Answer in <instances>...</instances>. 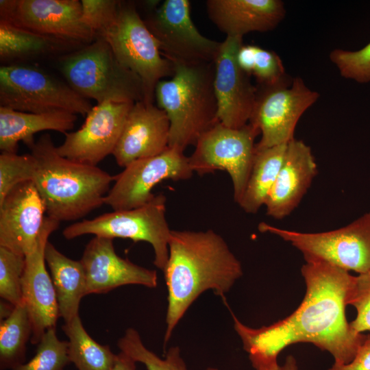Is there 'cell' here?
I'll return each mask as SVG.
<instances>
[{"label":"cell","mask_w":370,"mask_h":370,"mask_svg":"<svg viewBox=\"0 0 370 370\" xmlns=\"http://www.w3.org/2000/svg\"><path fill=\"white\" fill-rule=\"evenodd\" d=\"M69 44L0 20V58L12 61L53 53Z\"/></svg>","instance_id":"27"},{"label":"cell","mask_w":370,"mask_h":370,"mask_svg":"<svg viewBox=\"0 0 370 370\" xmlns=\"http://www.w3.org/2000/svg\"><path fill=\"white\" fill-rule=\"evenodd\" d=\"M347 304L353 306L357 312L352 328L359 333L370 331V271L358 274L349 291Z\"/></svg>","instance_id":"35"},{"label":"cell","mask_w":370,"mask_h":370,"mask_svg":"<svg viewBox=\"0 0 370 370\" xmlns=\"http://www.w3.org/2000/svg\"><path fill=\"white\" fill-rule=\"evenodd\" d=\"M306 291L299 307L288 317L267 326L249 328L230 309L234 330L256 370H273L278 356L287 346L310 343L327 351L338 364L349 363L368 334L354 330L345 308L354 275L320 261L301 269Z\"/></svg>","instance_id":"1"},{"label":"cell","mask_w":370,"mask_h":370,"mask_svg":"<svg viewBox=\"0 0 370 370\" xmlns=\"http://www.w3.org/2000/svg\"><path fill=\"white\" fill-rule=\"evenodd\" d=\"M317 174L311 149L294 138L286 153L266 203L267 214L275 219L288 216L299 204Z\"/></svg>","instance_id":"21"},{"label":"cell","mask_w":370,"mask_h":370,"mask_svg":"<svg viewBox=\"0 0 370 370\" xmlns=\"http://www.w3.org/2000/svg\"><path fill=\"white\" fill-rule=\"evenodd\" d=\"M62 330L69 338V358L78 370H112L117 354L88 334L79 315L65 322Z\"/></svg>","instance_id":"26"},{"label":"cell","mask_w":370,"mask_h":370,"mask_svg":"<svg viewBox=\"0 0 370 370\" xmlns=\"http://www.w3.org/2000/svg\"><path fill=\"white\" fill-rule=\"evenodd\" d=\"M243 37L226 36L214 60V90L217 118L223 125L240 128L249 123L255 106L257 88L238 66L236 54Z\"/></svg>","instance_id":"16"},{"label":"cell","mask_w":370,"mask_h":370,"mask_svg":"<svg viewBox=\"0 0 370 370\" xmlns=\"http://www.w3.org/2000/svg\"><path fill=\"white\" fill-rule=\"evenodd\" d=\"M31 153L18 155L1 152L0 155V202L18 184L31 181L34 166Z\"/></svg>","instance_id":"33"},{"label":"cell","mask_w":370,"mask_h":370,"mask_svg":"<svg viewBox=\"0 0 370 370\" xmlns=\"http://www.w3.org/2000/svg\"><path fill=\"white\" fill-rule=\"evenodd\" d=\"M330 59L342 77L358 83L370 82V42L357 51L334 49Z\"/></svg>","instance_id":"34"},{"label":"cell","mask_w":370,"mask_h":370,"mask_svg":"<svg viewBox=\"0 0 370 370\" xmlns=\"http://www.w3.org/2000/svg\"><path fill=\"white\" fill-rule=\"evenodd\" d=\"M319 97L301 77L293 79L290 84L257 88L255 106L249 120L260 132L256 144L260 150L293 140L298 121Z\"/></svg>","instance_id":"11"},{"label":"cell","mask_w":370,"mask_h":370,"mask_svg":"<svg viewBox=\"0 0 370 370\" xmlns=\"http://www.w3.org/2000/svg\"><path fill=\"white\" fill-rule=\"evenodd\" d=\"M193 173L184 151L169 147L158 155L132 162L114 176V185L104 203L113 210L143 206L154 197L151 191L160 182L188 180Z\"/></svg>","instance_id":"13"},{"label":"cell","mask_w":370,"mask_h":370,"mask_svg":"<svg viewBox=\"0 0 370 370\" xmlns=\"http://www.w3.org/2000/svg\"><path fill=\"white\" fill-rule=\"evenodd\" d=\"M163 273L168 291L165 346L202 293L212 290L225 301V293L241 277L243 269L225 241L214 230H171Z\"/></svg>","instance_id":"2"},{"label":"cell","mask_w":370,"mask_h":370,"mask_svg":"<svg viewBox=\"0 0 370 370\" xmlns=\"http://www.w3.org/2000/svg\"><path fill=\"white\" fill-rule=\"evenodd\" d=\"M121 352L132 358L136 362L144 364L147 370H188L182 359L179 347H170L164 359L148 349L143 343L138 332L134 328L127 329L117 342ZM206 370H218L209 367Z\"/></svg>","instance_id":"30"},{"label":"cell","mask_w":370,"mask_h":370,"mask_svg":"<svg viewBox=\"0 0 370 370\" xmlns=\"http://www.w3.org/2000/svg\"><path fill=\"white\" fill-rule=\"evenodd\" d=\"M25 256L0 247V297L15 306L23 302L21 279Z\"/></svg>","instance_id":"32"},{"label":"cell","mask_w":370,"mask_h":370,"mask_svg":"<svg viewBox=\"0 0 370 370\" xmlns=\"http://www.w3.org/2000/svg\"><path fill=\"white\" fill-rule=\"evenodd\" d=\"M44 203L32 181L18 184L0 202V247L22 256L34 247L43 226Z\"/></svg>","instance_id":"19"},{"label":"cell","mask_w":370,"mask_h":370,"mask_svg":"<svg viewBox=\"0 0 370 370\" xmlns=\"http://www.w3.org/2000/svg\"><path fill=\"white\" fill-rule=\"evenodd\" d=\"M273 370H298L296 359L292 355H289L282 365H278Z\"/></svg>","instance_id":"39"},{"label":"cell","mask_w":370,"mask_h":370,"mask_svg":"<svg viewBox=\"0 0 370 370\" xmlns=\"http://www.w3.org/2000/svg\"><path fill=\"white\" fill-rule=\"evenodd\" d=\"M288 144L257 150L239 206L255 214L264 206L282 166Z\"/></svg>","instance_id":"25"},{"label":"cell","mask_w":370,"mask_h":370,"mask_svg":"<svg viewBox=\"0 0 370 370\" xmlns=\"http://www.w3.org/2000/svg\"><path fill=\"white\" fill-rule=\"evenodd\" d=\"M97 36L109 44L124 67L140 79L144 88L143 101L153 103L158 82L173 75V64L162 57L159 42L134 5L120 1L115 21Z\"/></svg>","instance_id":"6"},{"label":"cell","mask_w":370,"mask_h":370,"mask_svg":"<svg viewBox=\"0 0 370 370\" xmlns=\"http://www.w3.org/2000/svg\"><path fill=\"white\" fill-rule=\"evenodd\" d=\"M112 370H136V362L127 354L120 352Z\"/></svg>","instance_id":"38"},{"label":"cell","mask_w":370,"mask_h":370,"mask_svg":"<svg viewBox=\"0 0 370 370\" xmlns=\"http://www.w3.org/2000/svg\"><path fill=\"white\" fill-rule=\"evenodd\" d=\"M70 362L68 341H60L51 328L41 338L33 358L12 370H63Z\"/></svg>","instance_id":"31"},{"label":"cell","mask_w":370,"mask_h":370,"mask_svg":"<svg viewBox=\"0 0 370 370\" xmlns=\"http://www.w3.org/2000/svg\"><path fill=\"white\" fill-rule=\"evenodd\" d=\"M0 106L30 113L67 112L82 116L92 108L67 83L36 66L21 64L0 68Z\"/></svg>","instance_id":"7"},{"label":"cell","mask_w":370,"mask_h":370,"mask_svg":"<svg viewBox=\"0 0 370 370\" xmlns=\"http://www.w3.org/2000/svg\"><path fill=\"white\" fill-rule=\"evenodd\" d=\"M76 120V114L67 112L30 113L0 106V149L16 153L19 142L29 147L35 143L34 135L45 130L65 134Z\"/></svg>","instance_id":"23"},{"label":"cell","mask_w":370,"mask_h":370,"mask_svg":"<svg viewBox=\"0 0 370 370\" xmlns=\"http://www.w3.org/2000/svg\"><path fill=\"white\" fill-rule=\"evenodd\" d=\"M29 148L34 160L31 181L47 217L60 223L75 221L105 204L114 176L97 166L62 156L48 134Z\"/></svg>","instance_id":"3"},{"label":"cell","mask_w":370,"mask_h":370,"mask_svg":"<svg viewBox=\"0 0 370 370\" xmlns=\"http://www.w3.org/2000/svg\"><path fill=\"white\" fill-rule=\"evenodd\" d=\"M1 20L69 44L91 43L95 34L82 21L79 0H1Z\"/></svg>","instance_id":"14"},{"label":"cell","mask_w":370,"mask_h":370,"mask_svg":"<svg viewBox=\"0 0 370 370\" xmlns=\"http://www.w3.org/2000/svg\"><path fill=\"white\" fill-rule=\"evenodd\" d=\"M32 323L24 302L15 306L0 323V369L12 370L25 362Z\"/></svg>","instance_id":"28"},{"label":"cell","mask_w":370,"mask_h":370,"mask_svg":"<svg viewBox=\"0 0 370 370\" xmlns=\"http://www.w3.org/2000/svg\"><path fill=\"white\" fill-rule=\"evenodd\" d=\"M165 214L166 197L160 193L143 206L113 210L94 219L72 223L64 228L62 235L67 240L93 234L112 239L122 238L134 242H147L154 251L153 264L164 272L169 258L171 232Z\"/></svg>","instance_id":"8"},{"label":"cell","mask_w":370,"mask_h":370,"mask_svg":"<svg viewBox=\"0 0 370 370\" xmlns=\"http://www.w3.org/2000/svg\"><path fill=\"white\" fill-rule=\"evenodd\" d=\"M60 69L67 84L86 99L134 103L144 100L140 79L116 59L100 36L63 58Z\"/></svg>","instance_id":"5"},{"label":"cell","mask_w":370,"mask_h":370,"mask_svg":"<svg viewBox=\"0 0 370 370\" xmlns=\"http://www.w3.org/2000/svg\"><path fill=\"white\" fill-rule=\"evenodd\" d=\"M236 60L247 75L256 77L260 86L292 83L293 79L286 74L282 60L273 51L243 44L238 50Z\"/></svg>","instance_id":"29"},{"label":"cell","mask_w":370,"mask_h":370,"mask_svg":"<svg viewBox=\"0 0 370 370\" xmlns=\"http://www.w3.org/2000/svg\"><path fill=\"white\" fill-rule=\"evenodd\" d=\"M60 222L45 217L34 249L25 256L21 279L23 302L26 305L32 327V344L38 345L44 334L56 328L60 317L53 284L46 269L45 247L49 236Z\"/></svg>","instance_id":"17"},{"label":"cell","mask_w":370,"mask_h":370,"mask_svg":"<svg viewBox=\"0 0 370 370\" xmlns=\"http://www.w3.org/2000/svg\"><path fill=\"white\" fill-rule=\"evenodd\" d=\"M170 122L153 103L140 101L130 109L112 152L120 166L162 153L169 147Z\"/></svg>","instance_id":"20"},{"label":"cell","mask_w":370,"mask_h":370,"mask_svg":"<svg viewBox=\"0 0 370 370\" xmlns=\"http://www.w3.org/2000/svg\"><path fill=\"white\" fill-rule=\"evenodd\" d=\"M51 275L60 315L65 322L79 315L82 298L86 296V278L80 260H74L59 251L48 241L45 251Z\"/></svg>","instance_id":"24"},{"label":"cell","mask_w":370,"mask_h":370,"mask_svg":"<svg viewBox=\"0 0 370 370\" xmlns=\"http://www.w3.org/2000/svg\"><path fill=\"white\" fill-rule=\"evenodd\" d=\"M113 240L95 236L84 249L80 261L86 278V295L106 293L128 284L156 287V271L121 258L115 251Z\"/></svg>","instance_id":"18"},{"label":"cell","mask_w":370,"mask_h":370,"mask_svg":"<svg viewBox=\"0 0 370 370\" xmlns=\"http://www.w3.org/2000/svg\"><path fill=\"white\" fill-rule=\"evenodd\" d=\"M82 21L97 35L116 19L120 5L116 0H82Z\"/></svg>","instance_id":"36"},{"label":"cell","mask_w":370,"mask_h":370,"mask_svg":"<svg viewBox=\"0 0 370 370\" xmlns=\"http://www.w3.org/2000/svg\"><path fill=\"white\" fill-rule=\"evenodd\" d=\"M146 20L162 55L172 63H214L221 42L202 35L190 16L188 0H166Z\"/></svg>","instance_id":"12"},{"label":"cell","mask_w":370,"mask_h":370,"mask_svg":"<svg viewBox=\"0 0 370 370\" xmlns=\"http://www.w3.org/2000/svg\"><path fill=\"white\" fill-rule=\"evenodd\" d=\"M260 130L249 123L232 128L218 122L206 132L188 157L193 172L199 175L224 170L230 175L234 201L244 194L256 153L255 139Z\"/></svg>","instance_id":"10"},{"label":"cell","mask_w":370,"mask_h":370,"mask_svg":"<svg viewBox=\"0 0 370 370\" xmlns=\"http://www.w3.org/2000/svg\"><path fill=\"white\" fill-rule=\"evenodd\" d=\"M169 79L158 82L157 106L169 119V147L184 151L219 121L214 90V63H173Z\"/></svg>","instance_id":"4"},{"label":"cell","mask_w":370,"mask_h":370,"mask_svg":"<svg viewBox=\"0 0 370 370\" xmlns=\"http://www.w3.org/2000/svg\"><path fill=\"white\" fill-rule=\"evenodd\" d=\"M206 5L210 21L227 36L273 30L286 14L280 0H208Z\"/></svg>","instance_id":"22"},{"label":"cell","mask_w":370,"mask_h":370,"mask_svg":"<svg viewBox=\"0 0 370 370\" xmlns=\"http://www.w3.org/2000/svg\"><path fill=\"white\" fill-rule=\"evenodd\" d=\"M328 370H370V334L360 344L349 363L334 362Z\"/></svg>","instance_id":"37"},{"label":"cell","mask_w":370,"mask_h":370,"mask_svg":"<svg viewBox=\"0 0 370 370\" xmlns=\"http://www.w3.org/2000/svg\"><path fill=\"white\" fill-rule=\"evenodd\" d=\"M258 230L280 237L306 260L320 261L358 274L370 271V211L346 226L322 232H301L260 222Z\"/></svg>","instance_id":"9"},{"label":"cell","mask_w":370,"mask_h":370,"mask_svg":"<svg viewBox=\"0 0 370 370\" xmlns=\"http://www.w3.org/2000/svg\"><path fill=\"white\" fill-rule=\"evenodd\" d=\"M133 104L106 101L92 107L79 130L65 134L58 152L68 159L97 166L112 153Z\"/></svg>","instance_id":"15"}]
</instances>
